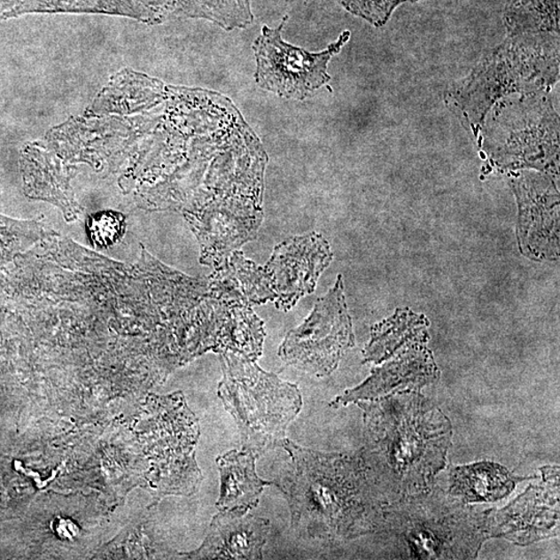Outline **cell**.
Instances as JSON below:
<instances>
[{
    "label": "cell",
    "instance_id": "13",
    "mask_svg": "<svg viewBox=\"0 0 560 560\" xmlns=\"http://www.w3.org/2000/svg\"><path fill=\"white\" fill-rule=\"evenodd\" d=\"M515 486L507 468L482 462L453 468L448 493L464 503L494 502L509 496Z\"/></svg>",
    "mask_w": 560,
    "mask_h": 560
},
{
    "label": "cell",
    "instance_id": "1",
    "mask_svg": "<svg viewBox=\"0 0 560 560\" xmlns=\"http://www.w3.org/2000/svg\"><path fill=\"white\" fill-rule=\"evenodd\" d=\"M289 455L273 480L287 501L301 537L342 541L377 533L389 502L362 452L323 453L285 438Z\"/></svg>",
    "mask_w": 560,
    "mask_h": 560
},
{
    "label": "cell",
    "instance_id": "3",
    "mask_svg": "<svg viewBox=\"0 0 560 560\" xmlns=\"http://www.w3.org/2000/svg\"><path fill=\"white\" fill-rule=\"evenodd\" d=\"M379 533L393 540L401 558L471 559L492 537V518L431 488L389 502Z\"/></svg>",
    "mask_w": 560,
    "mask_h": 560
},
{
    "label": "cell",
    "instance_id": "8",
    "mask_svg": "<svg viewBox=\"0 0 560 560\" xmlns=\"http://www.w3.org/2000/svg\"><path fill=\"white\" fill-rule=\"evenodd\" d=\"M332 258L330 243L316 233L293 237L276 246L264 268L276 294V307L288 312L312 294Z\"/></svg>",
    "mask_w": 560,
    "mask_h": 560
},
{
    "label": "cell",
    "instance_id": "10",
    "mask_svg": "<svg viewBox=\"0 0 560 560\" xmlns=\"http://www.w3.org/2000/svg\"><path fill=\"white\" fill-rule=\"evenodd\" d=\"M438 378V369L432 353L424 344L406 346L392 362L373 369L362 385L346 391L331 403L333 408L357 401L385 397L395 388L416 389L430 385Z\"/></svg>",
    "mask_w": 560,
    "mask_h": 560
},
{
    "label": "cell",
    "instance_id": "4",
    "mask_svg": "<svg viewBox=\"0 0 560 560\" xmlns=\"http://www.w3.org/2000/svg\"><path fill=\"white\" fill-rule=\"evenodd\" d=\"M222 379L217 394L238 427L242 449L261 456L283 446L303 406L297 385L234 352L219 353Z\"/></svg>",
    "mask_w": 560,
    "mask_h": 560
},
{
    "label": "cell",
    "instance_id": "11",
    "mask_svg": "<svg viewBox=\"0 0 560 560\" xmlns=\"http://www.w3.org/2000/svg\"><path fill=\"white\" fill-rule=\"evenodd\" d=\"M209 293L215 300L249 307L276 299L265 268L246 259L239 251L215 267L210 277Z\"/></svg>",
    "mask_w": 560,
    "mask_h": 560
},
{
    "label": "cell",
    "instance_id": "7",
    "mask_svg": "<svg viewBox=\"0 0 560 560\" xmlns=\"http://www.w3.org/2000/svg\"><path fill=\"white\" fill-rule=\"evenodd\" d=\"M263 211L253 200L219 198L188 214V222L202 246V263L215 268L257 239Z\"/></svg>",
    "mask_w": 560,
    "mask_h": 560
},
{
    "label": "cell",
    "instance_id": "15",
    "mask_svg": "<svg viewBox=\"0 0 560 560\" xmlns=\"http://www.w3.org/2000/svg\"><path fill=\"white\" fill-rule=\"evenodd\" d=\"M124 225V218L118 212L96 213L87 222L89 238L95 246H112L123 236Z\"/></svg>",
    "mask_w": 560,
    "mask_h": 560
},
{
    "label": "cell",
    "instance_id": "12",
    "mask_svg": "<svg viewBox=\"0 0 560 560\" xmlns=\"http://www.w3.org/2000/svg\"><path fill=\"white\" fill-rule=\"evenodd\" d=\"M258 456L247 450H230L216 460L221 474V494L216 507L222 509L257 508L261 494L271 482L261 479L257 473Z\"/></svg>",
    "mask_w": 560,
    "mask_h": 560
},
{
    "label": "cell",
    "instance_id": "2",
    "mask_svg": "<svg viewBox=\"0 0 560 560\" xmlns=\"http://www.w3.org/2000/svg\"><path fill=\"white\" fill-rule=\"evenodd\" d=\"M356 404L367 439L361 452L388 501L430 490L446 468L449 420L414 389Z\"/></svg>",
    "mask_w": 560,
    "mask_h": 560
},
{
    "label": "cell",
    "instance_id": "6",
    "mask_svg": "<svg viewBox=\"0 0 560 560\" xmlns=\"http://www.w3.org/2000/svg\"><path fill=\"white\" fill-rule=\"evenodd\" d=\"M288 19L289 17L284 16L276 28L264 26L254 41L255 82L260 88L284 98L306 100L315 90L331 82L328 63L349 41L351 34L344 32L324 51L308 52L284 41L283 28Z\"/></svg>",
    "mask_w": 560,
    "mask_h": 560
},
{
    "label": "cell",
    "instance_id": "16",
    "mask_svg": "<svg viewBox=\"0 0 560 560\" xmlns=\"http://www.w3.org/2000/svg\"><path fill=\"white\" fill-rule=\"evenodd\" d=\"M416 2L419 0H339L351 14L362 18L376 27L385 26L400 4Z\"/></svg>",
    "mask_w": 560,
    "mask_h": 560
},
{
    "label": "cell",
    "instance_id": "14",
    "mask_svg": "<svg viewBox=\"0 0 560 560\" xmlns=\"http://www.w3.org/2000/svg\"><path fill=\"white\" fill-rule=\"evenodd\" d=\"M429 321L411 310L398 309L389 318L371 328L370 342L363 351L364 362L379 364L393 357L403 346L428 342Z\"/></svg>",
    "mask_w": 560,
    "mask_h": 560
},
{
    "label": "cell",
    "instance_id": "9",
    "mask_svg": "<svg viewBox=\"0 0 560 560\" xmlns=\"http://www.w3.org/2000/svg\"><path fill=\"white\" fill-rule=\"evenodd\" d=\"M271 531L270 522L245 509H222L213 517L209 533L196 559H261Z\"/></svg>",
    "mask_w": 560,
    "mask_h": 560
},
{
    "label": "cell",
    "instance_id": "5",
    "mask_svg": "<svg viewBox=\"0 0 560 560\" xmlns=\"http://www.w3.org/2000/svg\"><path fill=\"white\" fill-rule=\"evenodd\" d=\"M344 289L343 276H338L307 319L288 332L278 352L285 364L321 378L332 374L345 353L355 346Z\"/></svg>",
    "mask_w": 560,
    "mask_h": 560
}]
</instances>
